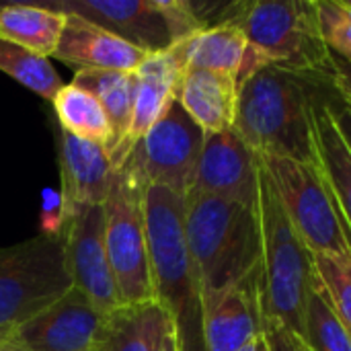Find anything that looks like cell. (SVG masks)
Here are the masks:
<instances>
[{"label":"cell","mask_w":351,"mask_h":351,"mask_svg":"<svg viewBox=\"0 0 351 351\" xmlns=\"http://www.w3.org/2000/svg\"><path fill=\"white\" fill-rule=\"evenodd\" d=\"M327 74H300L267 66L239 86L234 134L257 156H284L319 165L313 111Z\"/></svg>","instance_id":"6da1fadb"},{"label":"cell","mask_w":351,"mask_h":351,"mask_svg":"<svg viewBox=\"0 0 351 351\" xmlns=\"http://www.w3.org/2000/svg\"><path fill=\"white\" fill-rule=\"evenodd\" d=\"M183 220L204 311H208L261 269L257 210L218 197L187 195Z\"/></svg>","instance_id":"7a4b0ae2"},{"label":"cell","mask_w":351,"mask_h":351,"mask_svg":"<svg viewBox=\"0 0 351 351\" xmlns=\"http://www.w3.org/2000/svg\"><path fill=\"white\" fill-rule=\"evenodd\" d=\"M144 214L154 298L171 315L177 348L208 351L202 286L185 241V199L169 189L146 185Z\"/></svg>","instance_id":"3957f363"},{"label":"cell","mask_w":351,"mask_h":351,"mask_svg":"<svg viewBox=\"0 0 351 351\" xmlns=\"http://www.w3.org/2000/svg\"><path fill=\"white\" fill-rule=\"evenodd\" d=\"M255 210L261 232L259 294L263 327H284L302 337L306 302L315 282L313 253L292 226L261 160Z\"/></svg>","instance_id":"277c9868"},{"label":"cell","mask_w":351,"mask_h":351,"mask_svg":"<svg viewBox=\"0 0 351 351\" xmlns=\"http://www.w3.org/2000/svg\"><path fill=\"white\" fill-rule=\"evenodd\" d=\"M218 23L243 31L271 66L300 74H327L333 53L323 43L315 2L304 0H253L226 6Z\"/></svg>","instance_id":"5b68a950"},{"label":"cell","mask_w":351,"mask_h":351,"mask_svg":"<svg viewBox=\"0 0 351 351\" xmlns=\"http://www.w3.org/2000/svg\"><path fill=\"white\" fill-rule=\"evenodd\" d=\"M74 288L62 234L0 249V331H16Z\"/></svg>","instance_id":"8992f818"},{"label":"cell","mask_w":351,"mask_h":351,"mask_svg":"<svg viewBox=\"0 0 351 351\" xmlns=\"http://www.w3.org/2000/svg\"><path fill=\"white\" fill-rule=\"evenodd\" d=\"M144 177L128 158L117 169L115 183L103 204L105 247L121 304L156 300L144 214Z\"/></svg>","instance_id":"52a82bcc"},{"label":"cell","mask_w":351,"mask_h":351,"mask_svg":"<svg viewBox=\"0 0 351 351\" xmlns=\"http://www.w3.org/2000/svg\"><path fill=\"white\" fill-rule=\"evenodd\" d=\"M292 226L313 255L350 253L351 237L319 165L259 156Z\"/></svg>","instance_id":"ba28073f"},{"label":"cell","mask_w":351,"mask_h":351,"mask_svg":"<svg viewBox=\"0 0 351 351\" xmlns=\"http://www.w3.org/2000/svg\"><path fill=\"white\" fill-rule=\"evenodd\" d=\"M204 142V130L175 101L128 158L146 185L169 189L185 199L195 181Z\"/></svg>","instance_id":"9c48e42d"},{"label":"cell","mask_w":351,"mask_h":351,"mask_svg":"<svg viewBox=\"0 0 351 351\" xmlns=\"http://www.w3.org/2000/svg\"><path fill=\"white\" fill-rule=\"evenodd\" d=\"M60 234L74 288L103 313L119 306L121 300L105 247L103 206H88L72 212L62 220Z\"/></svg>","instance_id":"30bf717a"},{"label":"cell","mask_w":351,"mask_h":351,"mask_svg":"<svg viewBox=\"0 0 351 351\" xmlns=\"http://www.w3.org/2000/svg\"><path fill=\"white\" fill-rule=\"evenodd\" d=\"M62 14L80 16L132 45L154 53L175 43L162 0H35Z\"/></svg>","instance_id":"8fae6325"},{"label":"cell","mask_w":351,"mask_h":351,"mask_svg":"<svg viewBox=\"0 0 351 351\" xmlns=\"http://www.w3.org/2000/svg\"><path fill=\"white\" fill-rule=\"evenodd\" d=\"M187 195L218 197L255 208L259 195V156L234 130L206 136L195 181Z\"/></svg>","instance_id":"7c38bea8"},{"label":"cell","mask_w":351,"mask_h":351,"mask_svg":"<svg viewBox=\"0 0 351 351\" xmlns=\"http://www.w3.org/2000/svg\"><path fill=\"white\" fill-rule=\"evenodd\" d=\"M185 70H187V39H181L162 51L148 53L146 60L140 64V68L136 70L138 90H136L134 119L125 142L111 158L115 169H119L128 160V156L136 150V146L148 134V130L177 101V93Z\"/></svg>","instance_id":"4fadbf2b"},{"label":"cell","mask_w":351,"mask_h":351,"mask_svg":"<svg viewBox=\"0 0 351 351\" xmlns=\"http://www.w3.org/2000/svg\"><path fill=\"white\" fill-rule=\"evenodd\" d=\"M103 317V311L72 288L12 333L27 351H95Z\"/></svg>","instance_id":"5bb4252c"},{"label":"cell","mask_w":351,"mask_h":351,"mask_svg":"<svg viewBox=\"0 0 351 351\" xmlns=\"http://www.w3.org/2000/svg\"><path fill=\"white\" fill-rule=\"evenodd\" d=\"M58 158L60 218L64 220L80 208L103 206L117 175L105 146L58 130Z\"/></svg>","instance_id":"9a60e30c"},{"label":"cell","mask_w":351,"mask_h":351,"mask_svg":"<svg viewBox=\"0 0 351 351\" xmlns=\"http://www.w3.org/2000/svg\"><path fill=\"white\" fill-rule=\"evenodd\" d=\"M66 27L51 58L80 70H121L136 72L148 51L132 45L115 33L97 27L80 16L66 14Z\"/></svg>","instance_id":"2e32d148"},{"label":"cell","mask_w":351,"mask_h":351,"mask_svg":"<svg viewBox=\"0 0 351 351\" xmlns=\"http://www.w3.org/2000/svg\"><path fill=\"white\" fill-rule=\"evenodd\" d=\"M204 333L208 351H239L263 337L259 271L206 311Z\"/></svg>","instance_id":"e0dca14e"},{"label":"cell","mask_w":351,"mask_h":351,"mask_svg":"<svg viewBox=\"0 0 351 351\" xmlns=\"http://www.w3.org/2000/svg\"><path fill=\"white\" fill-rule=\"evenodd\" d=\"M173 331L171 315L158 300L119 304L105 313L95 351H162Z\"/></svg>","instance_id":"ac0fdd59"},{"label":"cell","mask_w":351,"mask_h":351,"mask_svg":"<svg viewBox=\"0 0 351 351\" xmlns=\"http://www.w3.org/2000/svg\"><path fill=\"white\" fill-rule=\"evenodd\" d=\"M177 101L206 136L232 130L239 105V78L224 72L187 68Z\"/></svg>","instance_id":"d6986e66"},{"label":"cell","mask_w":351,"mask_h":351,"mask_svg":"<svg viewBox=\"0 0 351 351\" xmlns=\"http://www.w3.org/2000/svg\"><path fill=\"white\" fill-rule=\"evenodd\" d=\"M333 97H323L317 101L313 111L315 146L321 175L337 204V210L346 222L351 237V150L348 148L337 121L333 117L331 101Z\"/></svg>","instance_id":"ffe728a7"},{"label":"cell","mask_w":351,"mask_h":351,"mask_svg":"<svg viewBox=\"0 0 351 351\" xmlns=\"http://www.w3.org/2000/svg\"><path fill=\"white\" fill-rule=\"evenodd\" d=\"M72 84L90 93L99 105L103 107L109 125H111V140L107 144V154L113 158L121 144L125 142L136 107V90H138V76L136 72H121V70H80L76 72Z\"/></svg>","instance_id":"44dd1931"},{"label":"cell","mask_w":351,"mask_h":351,"mask_svg":"<svg viewBox=\"0 0 351 351\" xmlns=\"http://www.w3.org/2000/svg\"><path fill=\"white\" fill-rule=\"evenodd\" d=\"M68 16L37 2L0 4V39L21 45L37 56L51 58Z\"/></svg>","instance_id":"7402d4cb"},{"label":"cell","mask_w":351,"mask_h":351,"mask_svg":"<svg viewBox=\"0 0 351 351\" xmlns=\"http://www.w3.org/2000/svg\"><path fill=\"white\" fill-rule=\"evenodd\" d=\"M249 56V41L230 23H218L187 37V68L241 76Z\"/></svg>","instance_id":"603a6c76"},{"label":"cell","mask_w":351,"mask_h":351,"mask_svg":"<svg viewBox=\"0 0 351 351\" xmlns=\"http://www.w3.org/2000/svg\"><path fill=\"white\" fill-rule=\"evenodd\" d=\"M60 130L107 148L111 140L109 119L99 101L76 84H64L51 101Z\"/></svg>","instance_id":"cb8c5ba5"},{"label":"cell","mask_w":351,"mask_h":351,"mask_svg":"<svg viewBox=\"0 0 351 351\" xmlns=\"http://www.w3.org/2000/svg\"><path fill=\"white\" fill-rule=\"evenodd\" d=\"M0 72L35 93L43 101H53L64 86L49 58L37 56L21 45L0 39Z\"/></svg>","instance_id":"d4e9b609"},{"label":"cell","mask_w":351,"mask_h":351,"mask_svg":"<svg viewBox=\"0 0 351 351\" xmlns=\"http://www.w3.org/2000/svg\"><path fill=\"white\" fill-rule=\"evenodd\" d=\"M302 339L311 351H351V335L343 327L315 276L304 313Z\"/></svg>","instance_id":"484cf974"},{"label":"cell","mask_w":351,"mask_h":351,"mask_svg":"<svg viewBox=\"0 0 351 351\" xmlns=\"http://www.w3.org/2000/svg\"><path fill=\"white\" fill-rule=\"evenodd\" d=\"M313 265L323 294L351 335V251L313 255Z\"/></svg>","instance_id":"4316f807"},{"label":"cell","mask_w":351,"mask_h":351,"mask_svg":"<svg viewBox=\"0 0 351 351\" xmlns=\"http://www.w3.org/2000/svg\"><path fill=\"white\" fill-rule=\"evenodd\" d=\"M315 12L327 49L351 66V4L350 0H315Z\"/></svg>","instance_id":"83f0119b"},{"label":"cell","mask_w":351,"mask_h":351,"mask_svg":"<svg viewBox=\"0 0 351 351\" xmlns=\"http://www.w3.org/2000/svg\"><path fill=\"white\" fill-rule=\"evenodd\" d=\"M263 339L267 351H311L298 333L284 327H265Z\"/></svg>","instance_id":"f1b7e54d"},{"label":"cell","mask_w":351,"mask_h":351,"mask_svg":"<svg viewBox=\"0 0 351 351\" xmlns=\"http://www.w3.org/2000/svg\"><path fill=\"white\" fill-rule=\"evenodd\" d=\"M327 78L331 82V88L333 93L348 105L351 107V66L341 62L339 58L333 56V62H331V68L327 72Z\"/></svg>","instance_id":"f546056e"},{"label":"cell","mask_w":351,"mask_h":351,"mask_svg":"<svg viewBox=\"0 0 351 351\" xmlns=\"http://www.w3.org/2000/svg\"><path fill=\"white\" fill-rule=\"evenodd\" d=\"M331 109H333V117H335V121H337V128H339V132H341V136H343L348 148L351 150V107H348V105L335 95V99L331 101Z\"/></svg>","instance_id":"4dcf8cb0"},{"label":"cell","mask_w":351,"mask_h":351,"mask_svg":"<svg viewBox=\"0 0 351 351\" xmlns=\"http://www.w3.org/2000/svg\"><path fill=\"white\" fill-rule=\"evenodd\" d=\"M0 351H27L21 341L16 339L14 333L10 331H0Z\"/></svg>","instance_id":"1f68e13d"},{"label":"cell","mask_w":351,"mask_h":351,"mask_svg":"<svg viewBox=\"0 0 351 351\" xmlns=\"http://www.w3.org/2000/svg\"><path fill=\"white\" fill-rule=\"evenodd\" d=\"M162 351H179L177 348V337H175V331L167 337V341H165V346H162Z\"/></svg>","instance_id":"d6a6232c"},{"label":"cell","mask_w":351,"mask_h":351,"mask_svg":"<svg viewBox=\"0 0 351 351\" xmlns=\"http://www.w3.org/2000/svg\"><path fill=\"white\" fill-rule=\"evenodd\" d=\"M263 348V337L261 339H255V341H251V343H247L245 348H241L239 351H261Z\"/></svg>","instance_id":"836d02e7"},{"label":"cell","mask_w":351,"mask_h":351,"mask_svg":"<svg viewBox=\"0 0 351 351\" xmlns=\"http://www.w3.org/2000/svg\"><path fill=\"white\" fill-rule=\"evenodd\" d=\"M261 351H267V346H265V339H263V348H261Z\"/></svg>","instance_id":"e575fe53"},{"label":"cell","mask_w":351,"mask_h":351,"mask_svg":"<svg viewBox=\"0 0 351 351\" xmlns=\"http://www.w3.org/2000/svg\"><path fill=\"white\" fill-rule=\"evenodd\" d=\"M350 4H351V0H350Z\"/></svg>","instance_id":"d590c367"}]
</instances>
